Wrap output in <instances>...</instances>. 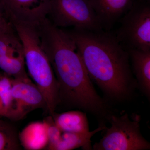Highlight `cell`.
I'll return each instance as SVG.
<instances>
[{
	"label": "cell",
	"mask_w": 150,
	"mask_h": 150,
	"mask_svg": "<svg viewBox=\"0 0 150 150\" xmlns=\"http://www.w3.org/2000/svg\"><path fill=\"white\" fill-rule=\"evenodd\" d=\"M38 30L42 48L58 82L59 103L105 119L109 114L107 105L94 87L71 38L47 18Z\"/></svg>",
	"instance_id": "1"
},
{
	"label": "cell",
	"mask_w": 150,
	"mask_h": 150,
	"mask_svg": "<svg viewBox=\"0 0 150 150\" xmlns=\"http://www.w3.org/2000/svg\"><path fill=\"white\" fill-rule=\"evenodd\" d=\"M65 30L74 42L91 81L111 100L129 99L137 83L128 51L114 34L103 30Z\"/></svg>",
	"instance_id": "2"
},
{
	"label": "cell",
	"mask_w": 150,
	"mask_h": 150,
	"mask_svg": "<svg viewBox=\"0 0 150 150\" xmlns=\"http://www.w3.org/2000/svg\"><path fill=\"white\" fill-rule=\"evenodd\" d=\"M21 40L25 66L30 77L43 94L50 115L59 103V86L48 57L42 48L37 26L11 22Z\"/></svg>",
	"instance_id": "3"
},
{
	"label": "cell",
	"mask_w": 150,
	"mask_h": 150,
	"mask_svg": "<svg viewBox=\"0 0 150 150\" xmlns=\"http://www.w3.org/2000/svg\"><path fill=\"white\" fill-rule=\"evenodd\" d=\"M141 117L137 114L129 117L127 113L120 116L111 115V126L99 142L93 146L94 150H149L150 144L140 131Z\"/></svg>",
	"instance_id": "4"
},
{
	"label": "cell",
	"mask_w": 150,
	"mask_h": 150,
	"mask_svg": "<svg viewBox=\"0 0 150 150\" xmlns=\"http://www.w3.org/2000/svg\"><path fill=\"white\" fill-rule=\"evenodd\" d=\"M114 35L126 51H150V0H136Z\"/></svg>",
	"instance_id": "5"
},
{
	"label": "cell",
	"mask_w": 150,
	"mask_h": 150,
	"mask_svg": "<svg viewBox=\"0 0 150 150\" xmlns=\"http://www.w3.org/2000/svg\"><path fill=\"white\" fill-rule=\"evenodd\" d=\"M47 18L61 28L103 30L89 0H50Z\"/></svg>",
	"instance_id": "6"
},
{
	"label": "cell",
	"mask_w": 150,
	"mask_h": 150,
	"mask_svg": "<svg viewBox=\"0 0 150 150\" xmlns=\"http://www.w3.org/2000/svg\"><path fill=\"white\" fill-rule=\"evenodd\" d=\"M11 107L8 119L17 121L38 108L47 109L43 94L31 80H12Z\"/></svg>",
	"instance_id": "7"
},
{
	"label": "cell",
	"mask_w": 150,
	"mask_h": 150,
	"mask_svg": "<svg viewBox=\"0 0 150 150\" xmlns=\"http://www.w3.org/2000/svg\"><path fill=\"white\" fill-rule=\"evenodd\" d=\"M50 0H0V4L12 22L38 25L47 17Z\"/></svg>",
	"instance_id": "8"
},
{
	"label": "cell",
	"mask_w": 150,
	"mask_h": 150,
	"mask_svg": "<svg viewBox=\"0 0 150 150\" xmlns=\"http://www.w3.org/2000/svg\"><path fill=\"white\" fill-rule=\"evenodd\" d=\"M103 30L109 31L136 0H89Z\"/></svg>",
	"instance_id": "9"
},
{
	"label": "cell",
	"mask_w": 150,
	"mask_h": 150,
	"mask_svg": "<svg viewBox=\"0 0 150 150\" xmlns=\"http://www.w3.org/2000/svg\"><path fill=\"white\" fill-rule=\"evenodd\" d=\"M132 72L137 85L146 96H150V51L130 50L127 51Z\"/></svg>",
	"instance_id": "10"
},
{
	"label": "cell",
	"mask_w": 150,
	"mask_h": 150,
	"mask_svg": "<svg viewBox=\"0 0 150 150\" xmlns=\"http://www.w3.org/2000/svg\"><path fill=\"white\" fill-rule=\"evenodd\" d=\"M21 146L27 150L47 149L48 134L46 122L35 121L25 126L18 134Z\"/></svg>",
	"instance_id": "11"
},
{
	"label": "cell",
	"mask_w": 150,
	"mask_h": 150,
	"mask_svg": "<svg viewBox=\"0 0 150 150\" xmlns=\"http://www.w3.org/2000/svg\"><path fill=\"white\" fill-rule=\"evenodd\" d=\"M54 123L63 132L85 133L88 132L89 125L85 112L71 110L52 115Z\"/></svg>",
	"instance_id": "12"
},
{
	"label": "cell",
	"mask_w": 150,
	"mask_h": 150,
	"mask_svg": "<svg viewBox=\"0 0 150 150\" xmlns=\"http://www.w3.org/2000/svg\"><path fill=\"white\" fill-rule=\"evenodd\" d=\"M105 128V126H100L93 131L85 133L62 132L61 138L53 150H72L80 147L84 150L92 149V137Z\"/></svg>",
	"instance_id": "13"
},
{
	"label": "cell",
	"mask_w": 150,
	"mask_h": 150,
	"mask_svg": "<svg viewBox=\"0 0 150 150\" xmlns=\"http://www.w3.org/2000/svg\"><path fill=\"white\" fill-rule=\"evenodd\" d=\"M0 69L14 79H29L25 70L24 55L0 57Z\"/></svg>",
	"instance_id": "14"
},
{
	"label": "cell",
	"mask_w": 150,
	"mask_h": 150,
	"mask_svg": "<svg viewBox=\"0 0 150 150\" xmlns=\"http://www.w3.org/2000/svg\"><path fill=\"white\" fill-rule=\"evenodd\" d=\"M22 55V45L14 29L0 33V57Z\"/></svg>",
	"instance_id": "15"
},
{
	"label": "cell",
	"mask_w": 150,
	"mask_h": 150,
	"mask_svg": "<svg viewBox=\"0 0 150 150\" xmlns=\"http://www.w3.org/2000/svg\"><path fill=\"white\" fill-rule=\"evenodd\" d=\"M20 146L18 135L13 126L0 118V150H19Z\"/></svg>",
	"instance_id": "16"
},
{
	"label": "cell",
	"mask_w": 150,
	"mask_h": 150,
	"mask_svg": "<svg viewBox=\"0 0 150 150\" xmlns=\"http://www.w3.org/2000/svg\"><path fill=\"white\" fill-rule=\"evenodd\" d=\"M12 78L0 73V117L8 118L11 107Z\"/></svg>",
	"instance_id": "17"
},
{
	"label": "cell",
	"mask_w": 150,
	"mask_h": 150,
	"mask_svg": "<svg viewBox=\"0 0 150 150\" xmlns=\"http://www.w3.org/2000/svg\"><path fill=\"white\" fill-rule=\"evenodd\" d=\"M46 122L48 134V150H53L56 144L59 142L62 132L56 125L52 115L48 116L43 120Z\"/></svg>",
	"instance_id": "18"
},
{
	"label": "cell",
	"mask_w": 150,
	"mask_h": 150,
	"mask_svg": "<svg viewBox=\"0 0 150 150\" xmlns=\"http://www.w3.org/2000/svg\"><path fill=\"white\" fill-rule=\"evenodd\" d=\"M13 29L12 25L6 16L0 4V33Z\"/></svg>",
	"instance_id": "19"
}]
</instances>
